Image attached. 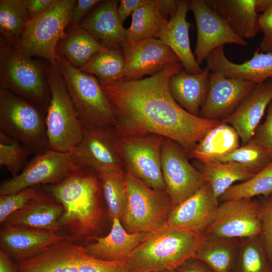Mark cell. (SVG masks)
I'll use <instances>...</instances> for the list:
<instances>
[{
	"label": "cell",
	"mask_w": 272,
	"mask_h": 272,
	"mask_svg": "<svg viewBox=\"0 0 272 272\" xmlns=\"http://www.w3.org/2000/svg\"><path fill=\"white\" fill-rule=\"evenodd\" d=\"M182 67L180 62H176L145 79L100 84L114 108L113 127L119 136L157 134L177 143L188 156L221 122L193 115L173 99L169 80Z\"/></svg>",
	"instance_id": "obj_1"
},
{
	"label": "cell",
	"mask_w": 272,
	"mask_h": 272,
	"mask_svg": "<svg viewBox=\"0 0 272 272\" xmlns=\"http://www.w3.org/2000/svg\"><path fill=\"white\" fill-rule=\"evenodd\" d=\"M45 192L62 205L59 224L71 239H91L102 218L98 174L88 167H77L61 181L46 187Z\"/></svg>",
	"instance_id": "obj_2"
},
{
	"label": "cell",
	"mask_w": 272,
	"mask_h": 272,
	"mask_svg": "<svg viewBox=\"0 0 272 272\" xmlns=\"http://www.w3.org/2000/svg\"><path fill=\"white\" fill-rule=\"evenodd\" d=\"M205 237V234L165 223L147 233L127 261L134 272L176 269L186 261L197 258Z\"/></svg>",
	"instance_id": "obj_3"
},
{
	"label": "cell",
	"mask_w": 272,
	"mask_h": 272,
	"mask_svg": "<svg viewBox=\"0 0 272 272\" xmlns=\"http://www.w3.org/2000/svg\"><path fill=\"white\" fill-rule=\"evenodd\" d=\"M50 99L45 117L49 150L71 152L81 141L84 127L57 65L47 70Z\"/></svg>",
	"instance_id": "obj_4"
},
{
	"label": "cell",
	"mask_w": 272,
	"mask_h": 272,
	"mask_svg": "<svg viewBox=\"0 0 272 272\" xmlns=\"http://www.w3.org/2000/svg\"><path fill=\"white\" fill-rule=\"evenodd\" d=\"M56 63L83 125L113 126L115 112L98 79L73 66L58 51Z\"/></svg>",
	"instance_id": "obj_5"
},
{
	"label": "cell",
	"mask_w": 272,
	"mask_h": 272,
	"mask_svg": "<svg viewBox=\"0 0 272 272\" xmlns=\"http://www.w3.org/2000/svg\"><path fill=\"white\" fill-rule=\"evenodd\" d=\"M0 86L41 108L48 107L50 97L42 67L31 56L2 38Z\"/></svg>",
	"instance_id": "obj_6"
},
{
	"label": "cell",
	"mask_w": 272,
	"mask_h": 272,
	"mask_svg": "<svg viewBox=\"0 0 272 272\" xmlns=\"http://www.w3.org/2000/svg\"><path fill=\"white\" fill-rule=\"evenodd\" d=\"M66 240L41 253L16 263L18 272H134L127 260L109 261L98 259L85 246Z\"/></svg>",
	"instance_id": "obj_7"
},
{
	"label": "cell",
	"mask_w": 272,
	"mask_h": 272,
	"mask_svg": "<svg viewBox=\"0 0 272 272\" xmlns=\"http://www.w3.org/2000/svg\"><path fill=\"white\" fill-rule=\"evenodd\" d=\"M0 129L36 155L49 150L42 108L0 89Z\"/></svg>",
	"instance_id": "obj_8"
},
{
	"label": "cell",
	"mask_w": 272,
	"mask_h": 272,
	"mask_svg": "<svg viewBox=\"0 0 272 272\" xmlns=\"http://www.w3.org/2000/svg\"><path fill=\"white\" fill-rule=\"evenodd\" d=\"M126 172L127 199L122 226L129 233H149L164 225L172 209L166 190L152 188Z\"/></svg>",
	"instance_id": "obj_9"
},
{
	"label": "cell",
	"mask_w": 272,
	"mask_h": 272,
	"mask_svg": "<svg viewBox=\"0 0 272 272\" xmlns=\"http://www.w3.org/2000/svg\"><path fill=\"white\" fill-rule=\"evenodd\" d=\"M77 1L56 0L47 11L29 21L21 34L19 49L57 65V46L66 36L65 30Z\"/></svg>",
	"instance_id": "obj_10"
},
{
	"label": "cell",
	"mask_w": 272,
	"mask_h": 272,
	"mask_svg": "<svg viewBox=\"0 0 272 272\" xmlns=\"http://www.w3.org/2000/svg\"><path fill=\"white\" fill-rule=\"evenodd\" d=\"M83 127L81 141L70 152L75 165L91 168L98 175L125 170L113 127Z\"/></svg>",
	"instance_id": "obj_11"
},
{
	"label": "cell",
	"mask_w": 272,
	"mask_h": 272,
	"mask_svg": "<svg viewBox=\"0 0 272 272\" xmlns=\"http://www.w3.org/2000/svg\"><path fill=\"white\" fill-rule=\"evenodd\" d=\"M164 139L155 134L119 136L118 139L125 170L149 187L162 190H166L161 161Z\"/></svg>",
	"instance_id": "obj_12"
},
{
	"label": "cell",
	"mask_w": 272,
	"mask_h": 272,
	"mask_svg": "<svg viewBox=\"0 0 272 272\" xmlns=\"http://www.w3.org/2000/svg\"><path fill=\"white\" fill-rule=\"evenodd\" d=\"M187 156L179 144L164 138L161 147V168L172 208L207 183L203 174L189 162Z\"/></svg>",
	"instance_id": "obj_13"
},
{
	"label": "cell",
	"mask_w": 272,
	"mask_h": 272,
	"mask_svg": "<svg viewBox=\"0 0 272 272\" xmlns=\"http://www.w3.org/2000/svg\"><path fill=\"white\" fill-rule=\"evenodd\" d=\"M77 167L70 152L49 150L36 155L18 175L3 181L0 186V195L16 193L38 185L56 183Z\"/></svg>",
	"instance_id": "obj_14"
},
{
	"label": "cell",
	"mask_w": 272,
	"mask_h": 272,
	"mask_svg": "<svg viewBox=\"0 0 272 272\" xmlns=\"http://www.w3.org/2000/svg\"><path fill=\"white\" fill-rule=\"evenodd\" d=\"M259 200L232 199L219 203L215 218L205 235L243 239L260 233Z\"/></svg>",
	"instance_id": "obj_15"
},
{
	"label": "cell",
	"mask_w": 272,
	"mask_h": 272,
	"mask_svg": "<svg viewBox=\"0 0 272 272\" xmlns=\"http://www.w3.org/2000/svg\"><path fill=\"white\" fill-rule=\"evenodd\" d=\"M197 30L194 52L199 65L217 48L226 44L247 46V42L237 35L227 23L210 8L203 0L189 1Z\"/></svg>",
	"instance_id": "obj_16"
},
{
	"label": "cell",
	"mask_w": 272,
	"mask_h": 272,
	"mask_svg": "<svg viewBox=\"0 0 272 272\" xmlns=\"http://www.w3.org/2000/svg\"><path fill=\"white\" fill-rule=\"evenodd\" d=\"M125 58L122 80H137L154 76L170 63L180 62L173 51L157 38H148L135 44L126 40L120 46Z\"/></svg>",
	"instance_id": "obj_17"
},
{
	"label": "cell",
	"mask_w": 272,
	"mask_h": 272,
	"mask_svg": "<svg viewBox=\"0 0 272 272\" xmlns=\"http://www.w3.org/2000/svg\"><path fill=\"white\" fill-rule=\"evenodd\" d=\"M256 84L210 72L209 88L199 116L222 120L232 114Z\"/></svg>",
	"instance_id": "obj_18"
},
{
	"label": "cell",
	"mask_w": 272,
	"mask_h": 272,
	"mask_svg": "<svg viewBox=\"0 0 272 272\" xmlns=\"http://www.w3.org/2000/svg\"><path fill=\"white\" fill-rule=\"evenodd\" d=\"M219 201L207 182L172 209L166 224L175 228L205 234L215 218Z\"/></svg>",
	"instance_id": "obj_19"
},
{
	"label": "cell",
	"mask_w": 272,
	"mask_h": 272,
	"mask_svg": "<svg viewBox=\"0 0 272 272\" xmlns=\"http://www.w3.org/2000/svg\"><path fill=\"white\" fill-rule=\"evenodd\" d=\"M69 235L10 225H3L0 232V246L16 261L30 258L52 245L71 240Z\"/></svg>",
	"instance_id": "obj_20"
},
{
	"label": "cell",
	"mask_w": 272,
	"mask_h": 272,
	"mask_svg": "<svg viewBox=\"0 0 272 272\" xmlns=\"http://www.w3.org/2000/svg\"><path fill=\"white\" fill-rule=\"evenodd\" d=\"M272 101V78L256 84L229 116L221 121L238 133L241 146L253 138L264 112Z\"/></svg>",
	"instance_id": "obj_21"
},
{
	"label": "cell",
	"mask_w": 272,
	"mask_h": 272,
	"mask_svg": "<svg viewBox=\"0 0 272 272\" xmlns=\"http://www.w3.org/2000/svg\"><path fill=\"white\" fill-rule=\"evenodd\" d=\"M206 67L211 72L226 77L240 79L256 84L272 78V52H263L258 48L249 59L236 63L225 54L223 46L214 50L206 59Z\"/></svg>",
	"instance_id": "obj_22"
},
{
	"label": "cell",
	"mask_w": 272,
	"mask_h": 272,
	"mask_svg": "<svg viewBox=\"0 0 272 272\" xmlns=\"http://www.w3.org/2000/svg\"><path fill=\"white\" fill-rule=\"evenodd\" d=\"M63 212V207L58 201L46 192L40 191L3 224L56 232L61 228L59 220Z\"/></svg>",
	"instance_id": "obj_23"
},
{
	"label": "cell",
	"mask_w": 272,
	"mask_h": 272,
	"mask_svg": "<svg viewBox=\"0 0 272 272\" xmlns=\"http://www.w3.org/2000/svg\"><path fill=\"white\" fill-rule=\"evenodd\" d=\"M119 3L118 0L102 2L78 26L107 49H121V44L127 40L126 29L123 27L117 14Z\"/></svg>",
	"instance_id": "obj_24"
},
{
	"label": "cell",
	"mask_w": 272,
	"mask_h": 272,
	"mask_svg": "<svg viewBox=\"0 0 272 272\" xmlns=\"http://www.w3.org/2000/svg\"><path fill=\"white\" fill-rule=\"evenodd\" d=\"M189 10V1H177L176 12L169 18L158 38L173 51L186 72L194 74L202 69L197 63L190 48L189 31L192 25L186 20Z\"/></svg>",
	"instance_id": "obj_25"
},
{
	"label": "cell",
	"mask_w": 272,
	"mask_h": 272,
	"mask_svg": "<svg viewBox=\"0 0 272 272\" xmlns=\"http://www.w3.org/2000/svg\"><path fill=\"white\" fill-rule=\"evenodd\" d=\"M147 233H129L120 220L112 219L109 233L104 237H96L95 242L85 246L90 255L103 260L117 261L127 260L143 240Z\"/></svg>",
	"instance_id": "obj_26"
},
{
	"label": "cell",
	"mask_w": 272,
	"mask_h": 272,
	"mask_svg": "<svg viewBox=\"0 0 272 272\" xmlns=\"http://www.w3.org/2000/svg\"><path fill=\"white\" fill-rule=\"evenodd\" d=\"M210 71L205 67L197 74H190L181 70L172 75L169 88L175 101L190 114L199 116L200 108L209 88Z\"/></svg>",
	"instance_id": "obj_27"
},
{
	"label": "cell",
	"mask_w": 272,
	"mask_h": 272,
	"mask_svg": "<svg viewBox=\"0 0 272 272\" xmlns=\"http://www.w3.org/2000/svg\"><path fill=\"white\" fill-rule=\"evenodd\" d=\"M205 3L229 25L233 32L244 39L254 37L260 28L255 0H208Z\"/></svg>",
	"instance_id": "obj_28"
},
{
	"label": "cell",
	"mask_w": 272,
	"mask_h": 272,
	"mask_svg": "<svg viewBox=\"0 0 272 272\" xmlns=\"http://www.w3.org/2000/svg\"><path fill=\"white\" fill-rule=\"evenodd\" d=\"M240 137L230 125L221 121L210 130L188 155L200 163L219 161L239 148Z\"/></svg>",
	"instance_id": "obj_29"
},
{
	"label": "cell",
	"mask_w": 272,
	"mask_h": 272,
	"mask_svg": "<svg viewBox=\"0 0 272 272\" xmlns=\"http://www.w3.org/2000/svg\"><path fill=\"white\" fill-rule=\"evenodd\" d=\"M205 235L196 258L214 272H233L240 239Z\"/></svg>",
	"instance_id": "obj_30"
},
{
	"label": "cell",
	"mask_w": 272,
	"mask_h": 272,
	"mask_svg": "<svg viewBox=\"0 0 272 272\" xmlns=\"http://www.w3.org/2000/svg\"><path fill=\"white\" fill-rule=\"evenodd\" d=\"M91 34L79 27L72 28L60 42L58 51L74 67L80 69L105 49Z\"/></svg>",
	"instance_id": "obj_31"
},
{
	"label": "cell",
	"mask_w": 272,
	"mask_h": 272,
	"mask_svg": "<svg viewBox=\"0 0 272 272\" xmlns=\"http://www.w3.org/2000/svg\"><path fill=\"white\" fill-rule=\"evenodd\" d=\"M168 21L155 1L151 0L132 14L131 25L126 29V41L135 44L148 38H158Z\"/></svg>",
	"instance_id": "obj_32"
},
{
	"label": "cell",
	"mask_w": 272,
	"mask_h": 272,
	"mask_svg": "<svg viewBox=\"0 0 272 272\" xmlns=\"http://www.w3.org/2000/svg\"><path fill=\"white\" fill-rule=\"evenodd\" d=\"M200 164L199 171L218 199L236 181H244L254 175L237 162L216 161Z\"/></svg>",
	"instance_id": "obj_33"
},
{
	"label": "cell",
	"mask_w": 272,
	"mask_h": 272,
	"mask_svg": "<svg viewBox=\"0 0 272 272\" xmlns=\"http://www.w3.org/2000/svg\"><path fill=\"white\" fill-rule=\"evenodd\" d=\"M29 22L24 0L0 1V32L7 41L19 48L21 34Z\"/></svg>",
	"instance_id": "obj_34"
},
{
	"label": "cell",
	"mask_w": 272,
	"mask_h": 272,
	"mask_svg": "<svg viewBox=\"0 0 272 272\" xmlns=\"http://www.w3.org/2000/svg\"><path fill=\"white\" fill-rule=\"evenodd\" d=\"M124 67L125 58L121 49L105 48L79 70L96 76L100 84H105L122 79Z\"/></svg>",
	"instance_id": "obj_35"
},
{
	"label": "cell",
	"mask_w": 272,
	"mask_h": 272,
	"mask_svg": "<svg viewBox=\"0 0 272 272\" xmlns=\"http://www.w3.org/2000/svg\"><path fill=\"white\" fill-rule=\"evenodd\" d=\"M98 175L109 216L111 219L115 218L121 221L127 199L125 170Z\"/></svg>",
	"instance_id": "obj_36"
},
{
	"label": "cell",
	"mask_w": 272,
	"mask_h": 272,
	"mask_svg": "<svg viewBox=\"0 0 272 272\" xmlns=\"http://www.w3.org/2000/svg\"><path fill=\"white\" fill-rule=\"evenodd\" d=\"M233 272H272L259 236L240 239Z\"/></svg>",
	"instance_id": "obj_37"
},
{
	"label": "cell",
	"mask_w": 272,
	"mask_h": 272,
	"mask_svg": "<svg viewBox=\"0 0 272 272\" xmlns=\"http://www.w3.org/2000/svg\"><path fill=\"white\" fill-rule=\"evenodd\" d=\"M272 194V161L261 171L249 179L233 184L219 198L221 201L250 199L258 195Z\"/></svg>",
	"instance_id": "obj_38"
},
{
	"label": "cell",
	"mask_w": 272,
	"mask_h": 272,
	"mask_svg": "<svg viewBox=\"0 0 272 272\" xmlns=\"http://www.w3.org/2000/svg\"><path fill=\"white\" fill-rule=\"evenodd\" d=\"M271 161L272 155L268 150L251 139L219 161L240 163L255 175Z\"/></svg>",
	"instance_id": "obj_39"
},
{
	"label": "cell",
	"mask_w": 272,
	"mask_h": 272,
	"mask_svg": "<svg viewBox=\"0 0 272 272\" xmlns=\"http://www.w3.org/2000/svg\"><path fill=\"white\" fill-rule=\"evenodd\" d=\"M30 151L19 142L0 131V165L15 177L28 163Z\"/></svg>",
	"instance_id": "obj_40"
},
{
	"label": "cell",
	"mask_w": 272,
	"mask_h": 272,
	"mask_svg": "<svg viewBox=\"0 0 272 272\" xmlns=\"http://www.w3.org/2000/svg\"><path fill=\"white\" fill-rule=\"evenodd\" d=\"M41 190L34 186L16 193L0 196V222L3 224L12 214L36 198Z\"/></svg>",
	"instance_id": "obj_41"
},
{
	"label": "cell",
	"mask_w": 272,
	"mask_h": 272,
	"mask_svg": "<svg viewBox=\"0 0 272 272\" xmlns=\"http://www.w3.org/2000/svg\"><path fill=\"white\" fill-rule=\"evenodd\" d=\"M260 233L259 236L272 265V194L259 201Z\"/></svg>",
	"instance_id": "obj_42"
},
{
	"label": "cell",
	"mask_w": 272,
	"mask_h": 272,
	"mask_svg": "<svg viewBox=\"0 0 272 272\" xmlns=\"http://www.w3.org/2000/svg\"><path fill=\"white\" fill-rule=\"evenodd\" d=\"M268 107L265 120L258 126L252 139L267 149L272 155V101Z\"/></svg>",
	"instance_id": "obj_43"
},
{
	"label": "cell",
	"mask_w": 272,
	"mask_h": 272,
	"mask_svg": "<svg viewBox=\"0 0 272 272\" xmlns=\"http://www.w3.org/2000/svg\"><path fill=\"white\" fill-rule=\"evenodd\" d=\"M259 24L263 33L259 49L263 52H272V5L259 15Z\"/></svg>",
	"instance_id": "obj_44"
},
{
	"label": "cell",
	"mask_w": 272,
	"mask_h": 272,
	"mask_svg": "<svg viewBox=\"0 0 272 272\" xmlns=\"http://www.w3.org/2000/svg\"><path fill=\"white\" fill-rule=\"evenodd\" d=\"M101 2L99 0H79L73 11L70 24L72 28L78 27L84 16L96 4Z\"/></svg>",
	"instance_id": "obj_45"
},
{
	"label": "cell",
	"mask_w": 272,
	"mask_h": 272,
	"mask_svg": "<svg viewBox=\"0 0 272 272\" xmlns=\"http://www.w3.org/2000/svg\"><path fill=\"white\" fill-rule=\"evenodd\" d=\"M29 14V22L49 9L56 0H24Z\"/></svg>",
	"instance_id": "obj_46"
},
{
	"label": "cell",
	"mask_w": 272,
	"mask_h": 272,
	"mask_svg": "<svg viewBox=\"0 0 272 272\" xmlns=\"http://www.w3.org/2000/svg\"><path fill=\"white\" fill-rule=\"evenodd\" d=\"M150 1L151 0L120 1L117 8V14L121 24H123L127 17L134 11Z\"/></svg>",
	"instance_id": "obj_47"
},
{
	"label": "cell",
	"mask_w": 272,
	"mask_h": 272,
	"mask_svg": "<svg viewBox=\"0 0 272 272\" xmlns=\"http://www.w3.org/2000/svg\"><path fill=\"white\" fill-rule=\"evenodd\" d=\"M177 272H214L206 264L198 258L186 261L176 269Z\"/></svg>",
	"instance_id": "obj_48"
},
{
	"label": "cell",
	"mask_w": 272,
	"mask_h": 272,
	"mask_svg": "<svg viewBox=\"0 0 272 272\" xmlns=\"http://www.w3.org/2000/svg\"><path fill=\"white\" fill-rule=\"evenodd\" d=\"M160 12L167 19L173 16L176 12L177 1L175 0H155Z\"/></svg>",
	"instance_id": "obj_49"
},
{
	"label": "cell",
	"mask_w": 272,
	"mask_h": 272,
	"mask_svg": "<svg viewBox=\"0 0 272 272\" xmlns=\"http://www.w3.org/2000/svg\"><path fill=\"white\" fill-rule=\"evenodd\" d=\"M10 256L5 251L0 250V272H18L16 263H14Z\"/></svg>",
	"instance_id": "obj_50"
},
{
	"label": "cell",
	"mask_w": 272,
	"mask_h": 272,
	"mask_svg": "<svg viewBox=\"0 0 272 272\" xmlns=\"http://www.w3.org/2000/svg\"><path fill=\"white\" fill-rule=\"evenodd\" d=\"M272 5V0H255V7L257 13H264Z\"/></svg>",
	"instance_id": "obj_51"
},
{
	"label": "cell",
	"mask_w": 272,
	"mask_h": 272,
	"mask_svg": "<svg viewBox=\"0 0 272 272\" xmlns=\"http://www.w3.org/2000/svg\"><path fill=\"white\" fill-rule=\"evenodd\" d=\"M159 272H177L176 269H173V270H166V271H159Z\"/></svg>",
	"instance_id": "obj_52"
}]
</instances>
